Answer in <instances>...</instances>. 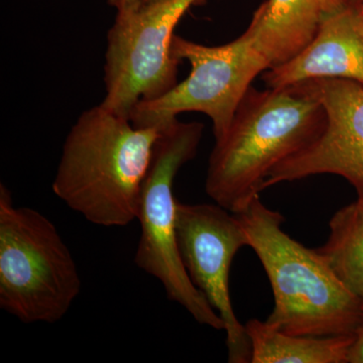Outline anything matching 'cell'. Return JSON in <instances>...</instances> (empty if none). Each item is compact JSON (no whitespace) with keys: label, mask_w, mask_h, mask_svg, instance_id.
Instances as JSON below:
<instances>
[{"label":"cell","mask_w":363,"mask_h":363,"mask_svg":"<svg viewBox=\"0 0 363 363\" xmlns=\"http://www.w3.org/2000/svg\"><path fill=\"white\" fill-rule=\"evenodd\" d=\"M161 128L91 107L78 117L62 150L52 192L98 226L123 227L138 219L143 182Z\"/></svg>","instance_id":"obj_1"},{"label":"cell","mask_w":363,"mask_h":363,"mask_svg":"<svg viewBox=\"0 0 363 363\" xmlns=\"http://www.w3.org/2000/svg\"><path fill=\"white\" fill-rule=\"evenodd\" d=\"M108 4L116 11V16H126L142 6V0H108Z\"/></svg>","instance_id":"obj_15"},{"label":"cell","mask_w":363,"mask_h":363,"mask_svg":"<svg viewBox=\"0 0 363 363\" xmlns=\"http://www.w3.org/2000/svg\"><path fill=\"white\" fill-rule=\"evenodd\" d=\"M362 16H363V7H362Z\"/></svg>","instance_id":"obj_17"},{"label":"cell","mask_w":363,"mask_h":363,"mask_svg":"<svg viewBox=\"0 0 363 363\" xmlns=\"http://www.w3.org/2000/svg\"><path fill=\"white\" fill-rule=\"evenodd\" d=\"M301 84L323 105V130L310 145L272 169L262 191L283 182L331 174L350 182L363 201V85L345 79Z\"/></svg>","instance_id":"obj_9"},{"label":"cell","mask_w":363,"mask_h":363,"mask_svg":"<svg viewBox=\"0 0 363 363\" xmlns=\"http://www.w3.org/2000/svg\"><path fill=\"white\" fill-rule=\"evenodd\" d=\"M157 1V0H142V4H150V2Z\"/></svg>","instance_id":"obj_16"},{"label":"cell","mask_w":363,"mask_h":363,"mask_svg":"<svg viewBox=\"0 0 363 363\" xmlns=\"http://www.w3.org/2000/svg\"><path fill=\"white\" fill-rule=\"evenodd\" d=\"M201 0H157L116 16L107 35L105 108L130 119L140 101L157 99L177 84L179 62L172 54L175 30Z\"/></svg>","instance_id":"obj_7"},{"label":"cell","mask_w":363,"mask_h":363,"mask_svg":"<svg viewBox=\"0 0 363 363\" xmlns=\"http://www.w3.org/2000/svg\"><path fill=\"white\" fill-rule=\"evenodd\" d=\"M347 363H363V326L354 334V340L348 353Z\"/></svg>","instance_id":"obj_14"},{"label":"cell","mask_w":363,"mask_h":363,"mask_svg":"<svg viewBox=\"0 0 363 363\" xmlns=\"http://www.w3.org/2000/svg\"><path fill=\"white\" fill-rule=\"evenodd\" d=\"M203 130L202 123L178 118L162 128L143 182L138 217L142 233L135 262L159 279L169 300L185 308L198 323L224 330L220 316L189 277L177 238L174 182L179 169L197 154Z\"/></svg>","instance_id":"obj_5"},{"label":"cell","mask_w":363,"mask_h":363,"mask_svg":"<svg viewBox=\"0 0 363 363\" xmlns=\"http://www.w3.org/2000/svg\"><path fill=\"white\" fill-rule=\"evenodd\" d=\"M319 79H345L363 85L362 7L346 2L329 14L302 52L269 69L264 77L274 89Z\"/></svg>","instance_id":"obj_10"},{"label":"cell","mask_w":363,"mask_h":363,"mask_svg":"<svg viewBox=\"0 0 363 363\" xmlns=\"http://www.w3.org/2000/svg\"><path fill=\"white\" fill-rule=\"evenodd\" d=\"M81 291L77 264L44 214L0 185V308L23 323L63 319Z\"/></svg>","instance_id":"obj_4"},{"label":"cell","mask_w":363,"mask_h":363,"mask_svg":"<svg viewBox=\"0 0 363 363\" xmlns=\"http://www.w3.org/2000/svg\"><path fill=\"white\" fill-rule=\"evenodd\" d=\"M252 344V363H347L354 334L308 336L285 333L267 321L245 325Z\"/></svg>","instance_id":"obj_12"},{"label":"cell","mask_w":363,"mask_h":363,"mask_svg":"<svg viewBox=\"0 0 363 363\" xmlns=\"http://www.w3.org/2000/svg\"><path fill=\"white\" fill-rule=\"evenodd\" d=\"M177 238L193 284L225 325L228 362H252V344L231 302L229 272L238 250L250 247L240 219L218 204H177Z\"/></svg>","instance_id":"obj_8"},{"label":"cell","mask_w":363,"mask_h":363,"mask_svg":"<svg viewBox=\"0 0 363 363\" xmlns=\"http://www.w3.org/2000/svg\"><path fill=\"white\" fill-rule=\"evenodd\" d=\"M321 102L304 84L250 87L226 135L216 140L205 190L216 204L240 213L259 197L272 169L310 145L323 130Z\"/></svg>","instance_id":"obj_2"},{"label":"cell","mask_w":363,"mask_h":363,"mask_svg":"<svg viewBox=\"0 0 363 363\" xmlns=\"http://www.w3.org/2000/svg\"><path fill=\"white\" fill-rule=\"evenodd\" d=\"M172 54L177 61L190 63V74L162 96L136 104L131 123L162 130L183 112H201L211 119L215 142L221 140L253 79L269 70V63L247 30L233 42L216 47L175 35Z\"/></svg>","instance_id":"obj_6"},{"label":"cell","mask_w":363,"mask_h":363,"mask_svg":"<svg viewBox=\"0 0 363 363\" xmlns=\"http://www.w3.org/2000/svg\"><path fill=\"white\" fill-rule=\"evenodd\" d=\"M346 2L267 0L255 11L247 32L272 69L302 52L314 39L325 18Z\"/></svg>","instance_id":"obj_11"},{"label":"cell","mask_w":363,"mask_h":363,"mask_svg":"<svg viewBox=\"0 0 363 363\" xmlns=\"http://www.w3.org/2000/svg\"><path fill=\"white\" fill-rule=\"evenodd\" d=\"M328 240L317 248L346 288L363 303V201L341 208L329 222Z\"/></svg>","instance_id":"obj_13"},{"label":"cell","mask_w":363,"mask_h":363,"mask_svg":"<svg viewBox=\"0 0 363 363\" xmlns=\"http://www.w3.org/2000/svg\"><path fill=\"white\" fill-rule=\"evenodd\" d=\"M266 269L274 310L266 320L296 335H351L363 326V303L346 288L321 253L293 240L284 217L255 198L236 213Z\"/></svg>","instance_id":"obj_3"}]
</instances>
